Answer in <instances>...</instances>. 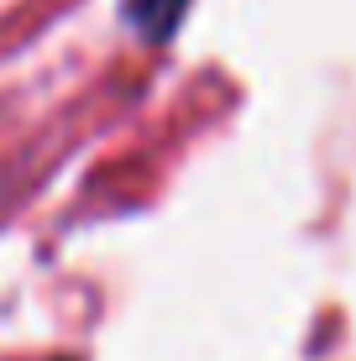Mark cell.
Instances as JSON below:
<instances>
[{
	"label": "cell",
	"mask_w": 356,
	"mask_h": 361,
	"mask_svg": "<svg viewBox=\"0 0 356 361\" xmlns=\"http://www.w3.org/2000/svg\"><path fill=\"white\" fill-rule=\"evenodd\" d=\"M183 11H189V0H126V21L147 42H168L178 32Z\"/></svg>",
	"instance_id": "6da1fadb"
}]
</instances>
